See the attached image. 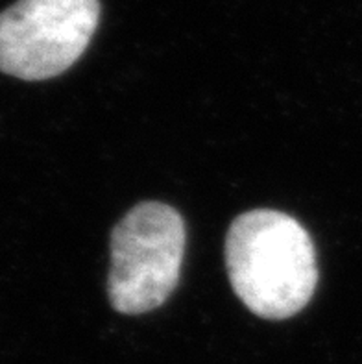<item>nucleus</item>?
<instances>
[{
    "label": "nucleus",
    "instance_id": "7ed1b4c3",
    "mask_svg": "<svg viewBox=\"0 0 362 364\" xmlns=\"http://www.w3.org/2000/svg\"><path fill=\"white\" fill-rule=\"evenodd\" d=\"M98 0H18L0 14V73L41 82L70 69L91 43Z\"/></svg>",
    "mask_w": 362,
    "mask_h": 364
},
{
    "label": "nucleus",
    "instance_id": "f257e3e1",
    "mask_svg": "<svg viewBox=\"0 0 362 364\" xmlns=\"http://www.w3.org/2000/svg\"><path fill=\"white\" fill-rule=\"evenodd\" d=\"M225 267L235 294L265 320H287L311 301L316 252L307 230L287 213L253 209L231 224Z\"/></svg>",
    "mask_w": 362,
    "mask_h": 364
},
{
    "label": "nucleus",
    "instance_id": "f03ea898",
    "mask_svg": "<svg viewBox=\"0 0 362 364\" xmlns=\"http://www.w3.org/2000/svg\"><path fill=\"white\" fill-rule=\"evenodd\" d=\"M185 222L172 205L137 203L111 233L107 296L122 314H142L169 300L181 276Z\"/></svg>",
    "mask_w": 362,
    "mask_h": 364
}]
</instances>
